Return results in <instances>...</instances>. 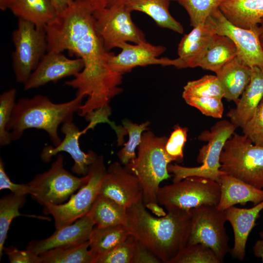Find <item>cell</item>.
<instances>
[{"instance_id": "obj_40", "label": "cell", "mask_w": 263, "mask_h": 263, "mask_svg": "<svg viewBox=\"0 0 263 263\" xmlns=\"http://www.w3.org/2000/svg\"><path fill=\"white\" fill-rule=\"evenodd\" d=\"M185 102L199 110L203 114L215 118H221L224 113L222 99L212 97L184 96Z\"/></svg>"}, {"instance_id": "obj_28", "label": "cell", "mask_w": 263, "mask_h": 263, "mask_svg": "<svg viewBox=\"0 0 263 263\" xmlns=\"http://www.w3.org/2000/svg\"><path fill=\"white\" fill-rule=\"evenodd\" d=\"M87 215L98 227L126 225L127 223V208L100 195H98Z\"/></svg>"}, {"instance_id": "obj_7", "label": "cell", "mask_w": 263, "mask_h": 263, "mask_svg": "<svg viewBox=\"0 0 263 263\" xmlns=\"http://www.w3.org/2000/svg\"><path fill=\"white\" fill-rule=\"evenodd\" d=\"M132 12L124 0L106 4L94 12V26L107 51L124 43L146 41L143 32L133 21Z\"/></svg>"}, {"instance_id": "obj_43", "label": "cell", "mask_w": 263, "mask_h": 263, "mask_svg": "<svg viewBox=\"0 0 263 263\" xmlns=\"http://www.w3.org/2000/svg\"><path fill=\"white\" fill-rule=\"evenodd\" d=\"M10 189L12 193L19 195L29 194V188L27 184H16L12 182L8 176L1 158L0 159V190Z\"/></svg>"}, {"instance_id": "obj_38", "label": "cell", "mask_w": 263, "mask_h": 263, "mask_svg": "<svg viewBox=\"0 0 263 263\" xmlns=\"http://www.w3.org/2000/svg\"><path fill=\"white\" fill-rule=\"evenodd\" d=\"M188 129L179 125L173 130L167 140L165 149L171 162L181 163L184 158L183 149L187 140Z\"/></svg>"}, {"instance_id": "obj_8", "label": "cell", "mask_w": 263, "mask_h": 263, "mask_svg": "<svg viewBox=\"0 0 263 263\" xmlns=\"http://www.w3.org/2000/svg\"><path fill=\"white\" fill-rule=\"evenodd\" d=\"M220 193V184L217 182L204 177L191 176L160 187L157 194V202L167 211L190 210L203 205L217 206Z\"/></svg>"}, {"instance_id": "obj_46", "label": "cell", "mask_w": 263, "mask_h": 263, "mask_svg": "<svg viewBox=\"0 0 263 263\" xmlns=\"http://www.w3.org/2000/svg\"><path fill=\"white\" fill-rule=\"evenodd\" d=\"M58 14L64 11L73 2V0H51Z\"/></svg>"}, {"instance_id": "obj_42", "label": "cell", "mask_w": 263, "mask_h": 263, "mask_svg": "<svg viewBox=\"0 0 263 263\" xmlns=\"http://www.w3.org/2000/svg\"><path fill=\"white\" fill-rule=\"evenodd\" d=\"M10 263H40L39 255L26 249L21 250L14 245L4 247L3 249Z\"/></svg>"}, {"instance_id": "obj_37", "label": "cell", "mask_w": 263, "mask_h": 263, "mask_svg": "<svg viewBox=\"0 0 263 263\" xmlns=\"http://www.w3.org/2000/svg\"><path fill=\"white\" fill-rule=\"evenodd\" d=\"M17 91L12 88L0 96V145L3 147L11 143L10 133L6 130L15 107Z\"/></svg>"}, {"instance_id": "obj_32", "label": "cell", "mask_w": 263, "mask_h": 263, "mask_svg": "<svg viewBox=\"0 0 263 263\" xmlns=\"http://www.w3.org/2000/svg\"><path fill=\"white\" fill-rule=\"evenodd\" d=\"M122 124L127 131L129 140L124 144L117 155L120 163L126 166L136 157L135 149L141 142L143 133L148 130L150 122L146 121L138 124L126 119L122 121Z\"/></svg>"}, {"instance_id": "obj_41", "label": "cell", "mask_w": 263, "mask_h": 263, "mask_svg": "<svg viewBox=\"0 0 263 263\" xmlns=\"http://www.w3.org/2000/svg\"><path fill=\"white\" fill-rule=\"evenodd\" d=\"M242 129L253 144L263 147V98L253 116Z\"/></svg>"}, {"instance_id": "obj_11", "label": "cell", "mask_w": 263, "mask_h": 263, "mask_svg": "<svg viewBox=\"0 0 263 263\" xmlns=\"http://www.w3.org/2000/svg\"><path fill=\"white\" fill-rule=\"evenodd\" d=\"M63 162V155L59 154L48 170L27 183L29 194L43 206L62 204L88 181L87 174L81 177L73 175L64 168Z\"/></svg>"}, {"instance_id": "obj_1", "label": "cell", "mask_w": 263, "mask_h": 263, "mask_svg": "<svg viewBox=\"0 0 263 263\" xmlns=\"http://www.w3.org/2000/svg\"><path fill=\"white\" fill-rule=\"evenodd\" d=\"M106 4V0H73L45 27L47 52L67 50L84 62L82 71L65 83L76 90V96L87 97L78 111L80 116L109 106L123 91L120 87L123 75L109 66L114 54L106 50L94 22V12Z\"/></svg>"}, {"instance_id": "obj_3", "label": "cell", "mask_w": 263, "mask_h": 263, "mask_svg": "<svg viewBox=\"0 0 263 263\" xmlns=\"http://www.w3.org/2000/svg\"><path fill=\"white\" fill-rule=\"evenodd\" d=\"M83 97L76 96L70 101L53 102L48 97L36 95L21 98L16 103L6 130L12 141L20 139L25 130L37 129L45 131L54 146L61 141L58 134L60 124L73 121V116L82 104Z\"/></svg>"}, {"instance_id": "obj_2", "label": "cell", "mask_w": 263, "mask_h": 263, "mask_svg": "<svg viewBox=\"0 0 263 263\" xmlns=\"http://www.w3.org/2000/svg\"><path fill=\"white\" fill-rule=\"evenodd\" d=\"M127 228L164 263L171 260L188 244L190 210L173 209L158 217L147 210L141 200L127 208Z\"/></svg>"}, {"instance_id": "obj_15", "label": "cell", "mask_w": 263, "mask_h": 263, "mask_svg": "<svg viewBox=\"0 0 263 263\" xmlns=\"http://www.w3.org/2000/svg\"><path fill=\"white\" fill-rule=\"evenodd\" d=\"M98 195L107 197L126 208L142 200L137 177L121 163L114 162L107 169Z\"/></svg>"}, {"instance_id": "obj_14", "label": "cell", "mask_w": 263, "mask_h": 263, "mask_svg": "<svg viewBox=\"0 0 263 263\" xmlns=\"http://www.w3.org/2000/svg\"><path fill=\"white\" fill-rule=\"evenodd\" d=\"M119 48L121 49L120 53L116 55L113 54L111 57L109 66L113 71L122 75L136 67L150 65L173 66L182 68L178 58L158 57L166 50L162 45H153L145 41L134 44L124 43Z\"/></svg>"}, {"instance_id": "obj_45", "label": "cell", "mask_w": 263, "mask_h": 263, "mask_svg": "<svg viewBox=\"0 0 263 263\" xmlns=\"http://www.w3.org/2000/svg\"><path fill=\"white\" fill-rule=\"evenodd\" d=\"M145 205L147 209L150 210L156 217H161L167 214V212L158 202H150Z\"/></svg>"}, {"instance_id": "obj_24", "label": "cell", "mask_w": 263, "mask_h": 263, "mask_svg": "<svg viewBox=\"0 0 263 263\" xmlns=\"http://www.w3.org/2000/svg\"><path fill=\"white\" fill-rule=\"evenodd\" d=\"M215 34L205 22L194 27L182 38L178 47V57L183 68H195L196 63Z\"/></svg>"}, {"instance_id": "obj_13", "label": "cell", "mask_w": 263, "mask_h": 263, "mask_svg": "<svg viewBox=\"0 0 263 263\" xmlns=\"http://www.w3.org/2000/svg\"><path fill=\"white\" fill-rule=\"evenodd\" d=\"M206 22L215 34L229 38L235 45L238 56L247 66L263 69V50L259 39L258 27L244 29L230 22L219 8L207 18Z\"/></svg>"}, {"instance_id": "obj_50", "label": "cell", "mask_w": 263, "mask_h": 263, "mask_svg": "<svg viewBox=\"0 0 263 263\" xmlns=\"http://www.w3.org/2000/svg\"><path fill=\"white\" fill-rule=\"evenodd\" d=\"M106 0V4H108L117 0Z\"/></svg>"}, {"instance_id": "obj_25", "label": "cell", "mask_w": 263, "mask_h": 263, "mask_svg": "<svg viewBox=\"0 0 263 263\" xmlns=\"http://www.w3.org/2000/svg\"><path fill=\"white\" fill-rule=\"evenodd\" d=\"M8 9L18 19L30 21L38 27L45 28L58 16L51 0H12Z\"/></svg>"}, {"instance_id": "obj_31", "label": "cell", "mask_w": 263, "mask_h": 263, "mask_svg": "<svg viewBox=\"0 0 263 263\" xmlns=\"http://www.w3.org/2000/svg\"><path fill=\"white\" fill-rule=\"evenodd\" d=\"M26 196L11 193L0 199V258L3 253L4 244L13 219L22 214L19 212L26 200Z\"/></svg>"}, {"instance_id": "obj_9", "label": "cell", "mask_w": 263, "mask_h": 263, "mask_svg": "<svg viewBox=\"0 0 263 263\" xmlns=\"http://www.w3.org/2000/svg\"><path fill=\"white\" fill-rule=\"evenodd\" d=\"M107 172L103 156H98L89 167L87 182L67 203L43 206L44 213L53 217L56 229L69 225L87 214L99 194Z\"/></svg>"}, {"instance_id": "obj_47", "label": "cell", "mask_w": 263, "mask_h": 263, "mask_svg": "<svg viewBox=\"0 0 263 263\" xmlns=\"http://www.w3.org/2000/svg\"><path fill=\"white\" fill-rule=\"evenodd\" d=\"M253 253L257 258L262 259L263 263V239L258 240L253 247Z\"/></svg>"}, {"instance_id": "obj_4", "label": "cell", "mask_w": 263, "mask_h": 263, "mask_svg": "<svg viewBox=\"0 0 263 263\" xmlns=\"http://www.w3.org/2000/svg\"><path fill=\"white\" fill-rule=\"evenodd\" d=\"M166 136H157L151 131L143 133L136 157L125 166L138 178L145 205L157 202L161 182L170 177L168 166L171 161L165 151Z\"/></svg>"}, {"instance_id": "obj_49", "label": "cell", "mask_w": 263, "mask_h": 263, "mask_svg": "<svg viewBox=\"0 0 263 263\" xmlns=\"http://www.w3.org/2000/svg\"><path fill=\"white\" fill-rule=\"evenodd\" d=\"M12 0H0V9L4 11L8 9Z\"/></svg>"}, {"instance_id": "obj_5", "label": "cell", "mask_w": 263, "mask_h": 263, "mask_svg": "<svg viewBox=\"0 0 263 263\" xmlns=\"http://www.w3.org/2000/svg\"><path fill=\"white\" fill-rule=\"evenodd\" d=\"M237 127L230 121L222 120L216 122L209 130L203 131L198 139L207 143L200 149L197 162L202 165L195 167H187L169 164L168 169L172 174L173 182L187 177L198 176L210 179L220 184L221 175L220 156L226 141Z\"/></svg>"}, {"instance_id": "obj_22", "label": "cell", "mask_w": 263, "mask_h": 263, "mask_svg": "<svg viewBox=\"0 0 263 263\" xmlns=\"http://www.w3.org/2000/svg\"><path fill=\"white\" fill-rule=\"evenodd\" d=\"M216 74L224 91V98L236 103L249 83L251 68L236 56Z\"/></svg>"}, {"instance_id": "obj_17", "label": "cell", "mask_w": 263, "mask_h": 263, "mask_svg": "<svg viewBox=\"0 0 263 263\" xmlns=\"http://www.w3.org/2000/svg\"><path fill=\"white\" fill-rule=\"evenodd\" d=\"M61 130L64 134L63 139L56 146L44 147L40 154L41 160L48 162L58 152H66L74 161L72 171L77 175H86L89 166L96 160L98 155L93 150L85 153L81 150L79 138L83 132L79 131L73 121L63 123Z\"/></svg>"}, {"instance_id": "obj_33", "label": "cell", "mask_w": 263, "mask_h": 263, "mask_svg": "<svg viewBox=\"0 0 263 263\" xmlns=\"http://www.w3.org/2000/svg\"><path fill=\"white\" fill-rule=\"evenodd\" d=\"M224 91L216 75H207L201 78L189 81L184 87V96H205L222 99Z\"/></svg>"}, {"instance_id": "obj_34", "label": "cell", "mask_w": 263, "mask_h": 263, "mask_svg": "<svg viewBox=\"0 0 263 263\" xmlns=\"http://www.w3.org/2000/svg\"><path fill=\"white\" fill-rule=\"evenodd\" d=\"M224 0H178L186 10L193 27L204 23L210 15Z\"/></svg>"}, {"instance_id": "obj_21", "label": "cell", "mask_w": 263, "mask_h": 263, "mask_svg": "<svg viewBox=\"0 0 263 263\" xmlns=\"http://www.w3.org/2000/svg\"><path fill=\"white\" fill-rule=\"evenodd\" d=\"M220 197L217 208L225 211L236 204L247 202L254 205L263 201V189L257 188L232 176L223 174L220 181Z\"/></svg>"}, {"instance_id": "obj_23", "label": "cell", "mask_w": 263, "mask_h": 263, "mask_svg": "<svg viewBox=\"0 0 263 263\" xmlns=\"http://www.w3.org/2000/svg\"><path fill=\"white\" fill-rule=\"evenodd\" d=\"M219 9L230 22L244 29L257 27L263 18V0H224Z\"/></svg>"}, {"instance_id": "obj_10", "label": "cell", "mask_w": 263, "mask_h": 263, "mask_svg": "<svg viewBox=\"0 0 263 263\" xmlns=\"http://www.w3.org/2000/svg\"><path fill=\"white\" fill-rule=\"evenodd\" d=\"M15 51L12 66L17 82L25 84L47 51L46 32L27 20L18 19L12 34Z\"/></svg>"}, {"instance_id": "obj_27", "label": "cell", "mask_w": 263, "mask_h": 263, "mask_svg": "<svg viewBox=\"0 0 263 263\" xmlns=\"http://www.w3.org/2000/svg\"><path fill=\"white\" fill-rule=\"evenodd\" d=\"M132 11L143 12L151 18L156 24L179 34L184 32L182 24L170 14L169 0H124Z\"/></svg>"}, {"instance_id": "obj_36", "label": "cell", "mask_w": 263, "mask_h": 263, "mask_svg": "<svg viewBox=\"0 0 263 263\" xmlns=\"http://www.w3.org/2000/svg\"><path fill=\"white\" fill-rule=\"evenodd\" d=\"M136 239L130 235L109 251L96 256L93 263H133Z\"/></svg>"}, {"instance_id": "obj_44", "label": "cell", "mask_w": 263, "mask_h": 263, "mask_svg": "<svg viewBox=\"0 0 263 263\" xmlns=\"http://www.w3.org/2000/svg\"><path fill=\"white\" fill-rule=\"evenodd\" d=\"M162 261L140 242L136 239L133 263H161Z\"/></svg>"}, {"instance_id": "obj_48", "label": "cell", "mask_w": 263, "mask_h": 263, "mask_svg": "<svg viewBox=\"0 0 263 263\" xmlns=\"http://www.w3.org/2000/svg\"><path fill=\"white\" fill-rule=\"evenodd\" d=\"M259 33V39L263 50V18L261 19L258 27Z\"/></svg>"}, {"instance_id": "obj_19", "label": "cell", "mask_w": 263, "mask_h": 263, "mask_svg": "<svg viewBox=\"0 0 263 263\" xmlns=\"http://www.w3.org/2000/svg\"><path fill=\"white\" fill-rule=\"evenodd\" d=\"M263 209V201L249 208L232 206L224 211L226 221L230 223L234 232V246L230 250L233 258L241 261L244 259L248 236Z\"/></svg>"}, {"instance_id": "obj_29", "label": "cell", "mask_w": 263, "mask_h": 263, "mask_svg": "<svg viewBox=\"0 0 263 263\" xmlns=\"http://www.w3.org/2000/svg\"><path fill=\"white\" fill-rule=\"evenodd\" d=\"M129 235L127 227L124 225L102 227L95 225L89 240L90 249L94 258L109 251Z\"/></svg>"}, {"instance_id": "obj_51", "label": "cell", "mask_w": 263, "mask_h": 263, "mask_svg": "<svg viewBox=\"0 0 263 263\" xmlns=\"http://www.w3.org/2000/svg\"><path fill=\"white\" fill-rule=\"evenodd\" d=\"M259 235L261 237V238L263 239V231H262L260 233H259Z\"/></svg>"}, {"instance_id": "obj_26", "label": "cell", "mask_w": 263, "mask_h": 263, "mask_svg": "<svg viewBox=\"0 0 263 263\" xmlns=\"http://www.w3.org/2000/svg\"><path fill=\"white\" fill-rule=\"evenodd\" d=\"M238 56L235 45L227 37L215 34L196 63L195 67L216 73L224 65Z\"/></svg>"}, {"instance_id": "obj_6", "label": "cell", "mask_w": 263, "mask_h": 263, "mask_svg": "<svg viewBox=\"0 0 263 263\" xmlns=\"http://www.w3.org/2000/svg\"><path fill=\"white\" fill-rule=\"evenodd\" d=\"M220 170L254 187L263 188V147L244 134L234 132L226 141L220 156Z\"/></svg>"}, {"instance_id": "obj_39", "label": "cell", "mask_w": 263, "mask_h": 263, "mask_svg": "<svg viewBox=\"0 0 263 263\" xmlns=\"http://www.w3.org/2000/svg\"><path fill=\"white\" fill-rule=\"evenodd\" d=\"M111 113L112 109L109 105L87 114L85 117L90 123L82 131L84 133L88 130L94 128L98 124L107 123L115 131L118 145L121 146L125 143L124 137L127 134V132L124 127L116 126L114 122L110 120L109 117Z\"/></svg>"}, {"instance_id": "obj_20", "label": "cell", "mask_w": 263, "mask_h": 263, "mask_svg": "<svg viewBox=\"0 0 263 263\" xmlns=\"http://www.w3.org/2000/svg\"><path fill=\"white\" fill-rule=\"evenodd\" d=\"M263 98V69L251 68L249 84L242 94L235 108L227 113L230 122L242 128L253 116Z\"/></svg>"}, {"instance_id": "obj_35", "label": "cell", "mask_w": 263, "mask_h": 263, "mask_svg": "<svg viewBox=\"0 0 263 263\" xmlns=\"http://www.w3.org/2000/svg\"><path fill=\"white\" fill-rule=\"evenodd\" d=\"M214 251L209 247L197 244L188 245L170 263H221Z\"/></svg>"}, {"instance_id": "obj_16", "label": "cell", "mask_w": 263, "mask_h": 263, "mask_svg": "<svg viewBox=\"0 0 263 263\" xmlns=\"http://www.w3.org/2000/svg\"><path fill=\"white\" fill-rule=\"evenodd\" d=\"M84 66L80 58L70 59L62 53L47 52L24 84V89H35L66 77L75 76L82 71Z\"/></svg>"}, {"instance_id": "obj_18", "label": "cell", "mask_w": 263, "mask_h": 263, "mask_svg": "<svg viewBox=\"0 0 263 263\" xmlns=\"http://www.w3.org/2000/svg\"><path fill=\"white\" fill-rule=\"evenodd\" d=\"M95 224L86 215L73 223L57 229L50 237L31 242L26 249L37 255L56 247L79 245L89 240Z\"/></svg>"}, {"instance_id": "obj_30", "label": "cell", "mask_w": 263, "mask_h": 263, "mask_svg": "<svg viewBox=\"0 0 263 263\" xmlns=\"http://www.w3.org/2000/svg\"><path fill=\"white\" fill-rule=\"evenodd\" d=\"M40 263H93L89 241L77 246L60 247L39 255Z\"/></svg>"}, {"instance_id": "obj_52", "label": "cell", "mask_w": 263, "mask_h": 263, "mask_svg": "<svg viewBox=\"0 0 263 263\" xmlns=\"http://www.w3.org/2000/svg\"><path fill=\"white\" fill-rule=\"evenodd\" d=\"M169 1H171V0H175V1H178V0H169Z\"/></svg>"}, {"instance_id": "obj_12", "label": "cell", "mask_w": 263, "mask_h": 263, "mask_svg": "<svg viewBox=\"0 0 263 263\" xmlns=\"http://www.w3.org/2000/svg\"><path fill=\"white\" fill-rule=\"evenodd\" d=\"M190 226L188 245L203 244L211 248L222 263L230 252L225 224V211L216 205H203L190 209Z\"/></svg>"}]
</instances>
